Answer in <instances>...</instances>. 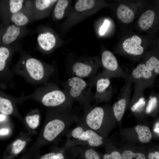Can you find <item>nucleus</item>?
Segmentation results:
<instances>
[{
  "mask_svg": "<svg viewBox=\"0 0 159 159\" xmlns=\"http://www.w3.org/2000/svg\"><path fill=\"white\" fill-rule=\"evenodd\" d=\"M110 24V22L108 20H105L102 25L100 28L99 33L101 35L105 34Z\"/></svg>",
  "mask_w": 159,
  "mask_h": 159,
  "instance_id": "32",
  "label": "nucleus"
},
{
  "mask_svg": "<svg viewBox=\"0 0 159 159\" xmlns=\"http://www.w3.org/2000/svg\"><path fill=\"white\" fill-rule=\"evenodd\" d=\"M48 108L43 140L46 143L59 141L72 125L79 122L80 117L72 107Z\"/></svg>",
  "mask_w": 159,
  "mask_h": 159,
  "instance_id": "1",
  "label": "nucleus"
},
{
  "mask_svg": "<svg viewBox=\"0 0 159 159\" xmlns=\"http://www.w3.org/2000/svg\"><path fill=\"white\" fill-rule=\"evenodd\" d=\"M74 128L69 130L65 135L67 140L65 148L76 145L95 148L105 144L104 138L88 127L80 120Z\"/></svg>",
  "mask_w": 159,
  "mask_h": 159,
  "instance_id": "4",
  "label": "nucleus"
},
{
  "mask_svg": "<svg viewBox=\"0 0 159 159\" xmlns=\"http://www.w3.org/2000/svg\"><path fill=\"white\" fill-rule=\"evenodd\" d=\"M157 95H152L150 96L148 103L145 108L147 114H150L153 112L158 106V100Z\"/></svg>",
  "mask_w": 159,
  "mask_h": 159,
  "instance_id": "28",
  "label": "nucleus"
},
{
  "mask_svg": "<svg viewBox=\"0 0 159 159\" xmlns=\"http://www.w3.org/2000/svg\"><path fill=\"white\" fill-rule=\"evenodd\" d=\"M84 110L80 120L88 127L104 137L107 134L110 113L106 106H91Z\"/></svg>",
  "mask_w": 159,
  "mask_h": 159,
  "instance_id": "6",
  "label": "nucleus"
},
{
  "mask_svg": "<svg viewBox=\"0 0 159 159\" xmlns=\"http://www.w3.org/2000/svg\"><path fill=\"white\" fill-rule=\"evenodd\" d=\"M155 17V14L152 10H147L141 15L139 19L138 24L142 29L147 30L152 25Z\"/></svg>",
  "mask_w": 159,
  "mask_h": 159,
  "instance_id": "21",
  "label": "nucleus"
},
{
  "mask_svg": "<svg viewBox=\"0 0 159 159\" xmlns=\"http://www.w3.org/2000/svg\"><path fill=\"white\" fill-rule=\"evenodd\" d=\"M65 159H75L74 158L72 157L69 155L67 154L66 152L65 155Z\"/></svg>",
  "mask_w": 159,
  "mask_h": 159,
  "instance_id": "36",
  "label": "nucleus"
},
{
  "mask_svg": "<svg viewBox=\"0 0 159 159\" xmlns=\"http://www.w3.org/2000/svg\"><path fill=\"white\" fill-rule=\"evenodd\" d=\"M17 99L19 101L34 100L48 108L72 107L73 102L64 90L52 82L42 85L31 94L21 95Z\"/></svg>",
  "mask_w": 159,
  "mask_h": 159,
  "instance_id": "3",
  "label": "nucleus"
},
{
  "mask_svg": "<svg viewBox=\"0 0 159 159\" xmlns=\"http://www.w3.org/2000/svg\"><path fill=\"white\" fill-rule=\"evenodd\" d=\"M141 39L138 36L134 35L124 41L123 49L126 53L130 55L140 56L144 52V48L141 45Z\"/></svg>",
  "mask_w": 159,
  "mask_h": 159,
  "instance_id": "15",
  "label": "nucleus"
},
{
  "mask_svg": "<svg viewBox=\"0 0 159 159\" xmlns=\"http://www.w3.org/2000/svg\"><path fill=\"white\" fill-rule=\"evenodd\" d=\"M159 122L156 123L155 125V127L154 129V131L155 132L159 133Z\"/></svg>",
  "mask_w": 159,
  "mask_h": 159,
  "instance_id": "37",
  "label": "nucleus"
},
{
  "mask_svg": "<svg viewBox=\"0 0 159 159\" xmlns=\"http://www.w3.org/2000/svg\"><path fill=\"white\" fill-rule=\"evenodd\" d=\"M147 159H159V152L154 150L149 152L147 155Z\"/></svg>",
  "mask_w": 159,
  "mask_h": 159,
  "instance_id": "33",
  "label": "nucleus"
},
{
  "mask_svg": "<svg viewBox=\"0 0 159 159\" xmlns=\"http://www.w3.org/2000/svg\"><path fill=\"white\" fill-rule=\"evenodd\" d=\"M117 15L118 19L125 24L131 22L135 16L133 11L128 6L123 4L120 5L118 7Z\"/></svg>",
  "mask_w": 159,
  "mask_h": 159,
  "instance_id": "19",
  "label": "nucleus"
},
{
  "mask_svg": "<svg viewBox=\"0 0 159 159\" xmlns=\"http://www.w3.org/2000/svg\"><path fill=\"white\" fill-rule=\"evenodd\" d=\"M65 148L66 152L75 159H101V154L93 148L76 145Z\"/></svg>",
  "mask_w": 159,
  "mask_h": 159,
  "instance_id": "13",
  "label": "nucleus"
},
{
  "mask_svg": "<svg viewBox=\"0 0 159 159\" xmlns=\"http://www.w3.org/2000/svg\"></svg>",
  "mask_w": 159,
  "mask_h": 159,
  "instance_id": "38",
  "label": "nucleus"
},
{
  "mask_svg": "<svg viewBox=\"0 0 159 159\" xmlns=\"http://www.w3.org/2000/svg\"><path fill=\"white\" fill-rule=\"evenodd\" d=\"M101 62L104 68L102 72L110 78L127 77L126 72L119 67L117 60L113 53L108 50L104 51L101 56Z\"/></svg>",
  "mask_w": 159,
  "mask_h": 159,
  "instance_id": "10",
  "label": "nucleus"
},
{
  "mask_svg": "<svg viewBox=\"0 0 159 159\" xmlns=\"http://www.w3.org/2000/svg\"><path fill=\"white\" fill-rule=\"evenodd\" d=\"M39 116L38 114L26 117V120L29 126L32 129L36 128L39 124Z\"/></svg>",
  "mask_w": 159,
  "mask_h": 159,
  "instance_id": "29",
  "label": "nucleus"
},
{
  "mask_svg": "<svg viewBox=\"0 0 159 159\" xmlns=\"http://www.w3.org/2000/svg\"><path fill=\"white\" fill-rule=\"evenodd\" d=\"M68 5V1L66 0H59L57 1L55 5L54 14L55 18L60 19L63 17L64 11Z\"/></svg>",
  "mask_w": 159,
  "mask_h": 159,
  "instance_id": "26",
  "label": "nucleus"
},
{
  "mask_svg": "<svg viewBox=\"0 0 159 159\" xmlns=\"http://www.w3.org/2000/svg\"><path fill=\"white\" fill-rule=\"evenodd\" d=\"M125 72L127 77L134 83L135 90H143L153 86L156 78L143 63L138 64L131 72Z\"/></svg>",
  "mask_w": 159,
  "mask_h": 159,
  "instance_id": "8",
  "label": "nucleus"
},
{
  "mask_svg": "<svg viewBox=\"0 0 159 159\" xmlns=\"http://www.w3.org/2000/svg\"><path fill=\"white\" fill-rule=\"evenodd\" d=\"M111 78L102 72L90 79L89 82L92 86L95 87L94 99L96 102L108 101L112 96L113 90Z\"/></svg>",
  "mask_w": 159,
  "mask_h": 159,
  "instance_id": "7",
  "label": "nucleus"
},
{
  "mask_svg": "<svg viewBox=\"0 0 159 159\" xmlns=\"http://www.w3.org/2000/svg\"><path fill=\"white\" fill-rule=\"evenodd\" d=\"M26 145V142L21 141L15 146H13L11 153L13 155H15L20 153Z\"/></svg>",
  "mask_w": 159,
  "mask_h": 159,
  "instance_id": "31",
  "label": "nucleus"
},
{
  "mask_svg": "<svg viewBox=\"0 0 159 159\" xmlns=\"http://www.w3.org/2000/svg\"><path fill=\"white\" fill-rule=\"evenodd\" d=\"M17 98L4 94L0 91V112L6 115L14 114V102Z\"/></svg>",
  "mask_w": 159,
  "mask_h": 159,
  "instance_id": "17",
  "label": "nucleus"
},
{
  "mask_svg": "<svg viewBox=\"0 0 159 159\" xmlns=\"http://www.w3.org/2000/svg\"><path fill=\"white\" fill-rule=\"evenodd\" d=\"M98 66L97 64L91 59L84 62H77L73 64L68 73L72 76L82 79L89 78L95 76Z\"/></svg>",
  "mask_w": 159,
  "mask_h": 159,
  "instance_id": "11",
  "label": "nucleus"
},
{
  "mask_svg": "<svg viewBox=\"0 0 159 159\" xmlns=\"http://www.w3.org/2000/svg\"><path fill=\"white\" fill-rule=\"evenodd\" d=\"M118 96V100L113 105L112 110L114 116L119 121L125 113L129 98L124 94H121Z\"/></svg>",
  "mask_w": 159,
  "mask_h": 159,
  "instance_id": "18",
  "label": "nucleus"
},
{
  "mask_svg": "<svg viewBox=\"0 0 159 159\" xmlns=\"http://www.w3.org/2000/svg\"><path fill=\"white\" fill-rule=\"evenodd\" d=\"M57 0H26V6L33 21L42 18L43 13L52 6Z\"/></svg>",
  "mask_w": 159,
  "mask_h": 159,
  "instance_id": "12",
  "label": "nucleus"
},
{
  "mask_svg": "<svg viewBox=\"0 0 159 159\" xmlns=\"http://www.w3.org/2000/svg\"><path fill=\"white\" fill-rule=\"evenodd\" d=\"M147 69L156 77L159 74V60L155 56L150 57L144 64Z\"/></svg>",
  "mask_w": 159,
  "mask_h": 159,
  "instance_id": "25",
  "label": "nucleus"
},
{
  "mask_svg": "<svg viewBox=\"0 0 159 159\" xmlns=\"http://www.w3.org/2000/svg\"><path fill=\"white\" fill-rule=\"evenodd\" d=\"M65 153L64 146L56 147L51 152L38 157L37 159H65Z\"/></svg>",
  "mask_w": 159,
  "mask_h": 159,
  "instance_id": "23",
  "label": "nucleus"
},
{
  "mask_svg": "<svg viewBox=\"0 0 159 159\" xmlns=\"http://www.w3.org/2000/svg\"><path fill=\"white\" fill-rule=\"evenodd\" d=\"M9 132V130L7 129L4 128L0 130V135H1L7 134Z\"/></svg>",
  "mask_w": 159,
  "mask_h": 159,
  "instance_id": "34",
  "label": "nucleus"
},
{
  "mask_svg": "<svg viewBox=\"0 0 159 159\" xmlns=\"http://www.w3.org/2000/svg\"><path fill=\"white\" fill-rule=\"evenodd\" d=\"M56 38L51 32H39L37 38V46L42 52L51 51L55 47Z\"/></svg>",
  "mask_w": 159,
  "mask_h": 159,
  "instance_id": "14",
  "label": "nucleus"
},
{
  "mask_svg": "<svg viewBox=\"0 0 159 159\" xmlns=\"http://www.w3.org/2000/svg\"><path fill=\"white\" fill-rule=\"evenodd\" d=\"M143 91L142 90H135L132 99L134 103L131 108L132 112H139L145 106L146 100Z\"/></svg>",
  "mask_w": 159,
  "mask_h": 159,
  "instance_id": "20",
  "label": "nucleus"
},
{
  "mask_svg": "<svg viewBox=\"0 0 159 159\" xmlns=\"http://www.w3.org/2000/svg\"><path fill=\"white\" fill-rule=\"evenodd\" d=\"M9 18L10 23L19 27H26L33 21L29 11L26 6L23 10L10 15Z\"/></svg>",
  "mask_w": 159,
  "mask_h": 159,
  "instance_id": "16",
  "label": "nucleus"
},
{
  "mask_svg": "<svg viewBox=\"0 0 159 159\" xmlns=\"http://www.w3.org/2000/svg\"><path fill=\"white\" fill-rule=\"evenodd\" d=\"M101 159H122V158L121 153L118 151L107 150L105 154H101Z\"/></svg>",
  "mask_w": 159,
  "mask_h": 159,
  "instance_id": "30",
  "label": "nucleus"
},
{
  "mask_svg": "<svg viewBox=\"0 0 159 159\" xmlns=\"http://www.w3.org/2000/svg\"><path fill=\"white\" fill-rule=\"evenodd\" d=\"M11 71L14 75H19L28 83L36 85L48 82L55 69L53 65L45 63L28 53L22 52Z\"/></svg>",
  "mask_w": 159,
  "mask_h": 159,
  "instance_id": "2",
  "label": "nucleus"
},
{
  "mask_svg": "<svg viewBox=\"0 0 159 159\" xmlns=\"http://www.w3.org/2000/svg\"><path fill=\"white\" fill-rule=\"evenodd\" d=\"M4 114H0V122L4 121L6 118V116Z\"/></svg>",
  "mask_w": 159,
  "mask_h": 159,
  "instance_id": "35",
  "label": "nucleus"
},
{
  "mask_svg": "<svg viewBox=\"0 0 159 159\" xmlns=\"http://www.w3.org/2000/svg\"><path fill=\"white\" fill-rule=\"evenodd\" d=\"M21 48L16 46L0 47V80L13 85V74L9 69L11 58L16 51H21Z\"/></svg>",
  "mask_w": 159,
  "mask_h": 159,
  "instance_id": "9",
  "label": "nucleus"
},
{
  "mask_svg": "<svg viewBox=\"0 0 159 159\" xmlns=\"http://www.w3.org/2000/svg\"><path fill=\"white\" fill-rule=\"evenodd\" d=\"M62 85L64 91L73 102L77 101L84 110L91 106L94 100V93L92 92L91 84L83 79L72 76L62 82Z\"/></svg>",
  "mask_w": 159,
  "mask_h": 159,
  "instance_id": "5",
  "label": "nucleus"
},
{
  "mask_svg": "<svg viewBox=\"0 0 159 159\" xmlns=\"http://www.w3.org/2000/svg\"><path fill=\"white\" fill-rule=\"evenodd\" d=\"M139 140L143 143H148L151 139L152 135L149 128L146 126L138 125L135 127Z\"/></svg>",
  "mask_w": 159,
  "mask_h": 159,
  "instance_id": "22",
  "label": "nucleus"
},
{
  "mask_svg": "<svg viewBox=\"0 0 159 159\" xmlns=\"http://www.w3.org/2000/svg\"><path fill=\"white\" fill-rule=\"evenodd\" d=\"M120 153L122 159H147V155L145 152L127 149Z\"/></svg>",
  "mask_w": 159,
  "mask_h": 159,
  "instance_id": "24",
  "label": "nucleus"
},
{
  "mask_svg": "<svg viewBox=\"0 0 159 159\" xmlns=\"http://www.w3.org/2000/svg\"><path fill=\"white\" fill-rule=\"evenodd\" d=\"M95 2L92 0H80L75 5L76 9L79 11H82L92 8L95 5Z\"/></svg>",
  "mask_w": 159,
  "mask_h": 159,
  "instance_id": "27",
  "label": "nucleus"
}]
</instances>
